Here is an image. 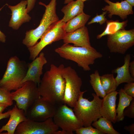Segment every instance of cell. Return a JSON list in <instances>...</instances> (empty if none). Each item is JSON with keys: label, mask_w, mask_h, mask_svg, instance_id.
<instances>
[{"label": "cell", "mask_w": 134, "mask_h": 134, "mask_svg": "<svg viewBox=\"0 0 134 134\" xmlns=\"http://www.w3.org/2000/svg\"><path fill=\"white\" fill-rule=\"evenodd\" d=\"M133 6H134V0H125Z\"/></svg>", "instance_id": "39"}, {"label": "cell", "mask_w": 134, "mask_h": 134, "mask_svg": "<svg viewBox=\"0 0 134 134\" xmlns=\"http://www.w3.org/2000/svg\"><path fill=\"white\" fill-rule=\"evenodd\" d=\"M28 4L27 9L28 13L34 8L36 0H27Z\"/></svg>", "instance_id": "32"}, {"label": "cell", "mask_w": 134, "mask_h": 134, "mask_svg": "<svg viewBox=\"0 0 134 134\" xmlns=\"http://www.w3.org/2000/svg\"><path fill=\"white\" fill-rule=\"evenodd\" d=\"M65 23L59 20L55 25L46 32L39 42L28 48L30 54V60H34L47 45L63 39L67 33L64 29Z\"/></svg>", "instance_id": "10"}, {"label": "cell", "mask_w": 134, "mask_h": 134, "mask_svg": "<svg viewBox=\"0 0 134 134\" xmlns=\"http://www.w3.org/2000/svg\"><path fill=\"white\" fill-rule=\"evenodd\" d=\"M53 119L59 127L71 134H73V132L83 127L73 109L65 103L58 105L57 111Z\"/></svg>", "instance_id": "9"}, {"label": "cell", "mask_w": 134, "mask_h": 134, "mask_svg": "<svg viewBox=\"0 0 134 134\" xmlns=\"http://www.w3.org/2000/svg\"><path fill=\"white\" fill-rule=\"evenodd\" d=\"M55 52L61 57L74 61L85 71L91 70L90 66L93 64L96 60L101 58L102 54L92 47H76L64 44L56 48Z\"/></svg>", "instance_id": "2"}, {"label": "cell", "mask_w": 134, "mask_h": 134, "mask_svg": "<svg viewBox=\"0 0 134 134\" xmlns=\"http://www.w3.org/2000/svg\"><path fill=\"white\" fill-rule=\"evenodd\" d=\"M9 106L7 104L0 103V113H2L4 110Z\"/></svg>", "instance_id": "37"}, {"label": "cell", "mask_w": 134, "mask_h": 134, "mask_svg": "<svg viewBox=\"0 0 134 134\" xmlns=\"http://www.w3.org/2000/svg\"><path fill=\"white\" fill-rule=\"evenodd\" d=\"M11 94L12 100L16 101L19 108L24 110L25 114L35 101L41 97L37 84L32 81L24 82L21 87Z\"/></svg>", "instance_id": "7"}, {"label": "cell", "mask_w": 134, "mask_h": 134, "mask_svg": "<svg viewBox=\"0 0 134 134\" xmlns=\"http://www.w3.org/2000/svg\"><path fill=\"white\" fill-rule=\"evenodd\" d=\"M91 125L104 134H120L114 128L112 122L104 117H100L98 120L94 122Z\"/></svg>", "instance_id": "24"}, {"label": "cell", "mask_w": 134, "mask_h": 134, "mask_svg": "<svg viewBox=\"0 0 134 134\" xmlns=\"http://www.w3.org/2000/svg\"><path fill=\"white\" fill-rule=\"evenodd\" d=\"M28 68V64L17 56L11 57L8 61L6 71L0 80V86L9 92L20 88L24 83L22 81Z\"/></svg>", "instance_id": "5"}, {"label": "cell", "mask_w": 134, "mask_h": 134, "mask_svg": "<svg viewBox=\"0 0 134 134\" xmlns=\"http://www.w3.org/2000/svg\"><path fill=\"white\" fill-rule=\"evenodd\" d=\"M9 117L7 123L0 129V134L6 131V134H14L19 125L27 119L24 110L19 108L16 104L11 109Z\"/></svg>", "instance_id": "18"}, {"label": "cell", "mask_w": 134, "mask_h": 134, "mask_svg": "<svg viewBox=\"0 0 134 134\" xmlns=\"http://www.w3.org/2000/svg\"><path fill=\"white\" fill-rule=\"evenodd\" d=\"M124 129L129 132L131 134H134V123L128 126H125L124 127Z\"/></svg>", "instance_id": "34"}, {"label": "cell", "mask_w": 134, "mask_h": 134, "mask_svg": "<svg viewBox=\"0 0 134 134\" xmlns=\"http://www.w3.org/2000/svg\"><path fill=\"white\" fill-rule=\"evenodd\" d=\"M84 2L80 0L73 1L64 6L61 11L64 13L63 18L60 21L66 23L73 17L84 12Z\"/></svg>", "instance_id": "20"}, {"label": "cell", "mask_w": 134, "mask_h": 134, "mask_svg": "<svg viewBox=\"0 0 134 134\" xmlns=\"http://www.w3.org/2000/svg\"><path fill=\"white\" fill-rule=\"evenodd\" d=\"M100 81L106 94L115 91L117 87L112 73L105 74L100 76Z\"/></svg>", "instance_id": "26"}, {"label": "cell", "mask_w": 134, "mask_h": 134, "mask_svg": "<svg viewBox=\"0 0 134 134\" xmlns=\"http://www.w3.org/2000/svg\"><path fill=\"white\" fill-rule=\"evenodd\" d=\"M58 105L43 99L41 97L36 100L28 109L26 115L28 119L37 122L45 121L53 118Z\"/></svg>", "instance_id": "12"}, {"label": "cell", "mask_w": 134, "mask_h": 134, "mask_svg": "<svg viewBox=\"0 0 134 134\" xmlns=\"http://www.w3.org/2000/svg\"><path fill=\"white\" fill-rule=\"evenodd\" d=\"M11 111V109H10L5 113H0V120L3 119L8 118L9 117Z\"/></svg>", "instance_id": "33"}, {"label": "cell", "mask_w": 134, "mask_h": 134, "mask_svg": "<svg viewBox=\"0 0 134 134\" xmlns=\"http://www.w3.org/2000/svg\"><path fill=\"white\" fill-rule=\"evenodd\" d=\"M47 61L43 52H40L31 63L28 64V69L26 75L23 80V83L28 81H32L37 84L39 86L41 79L40 76L43 73L44 65Z\"/></svg>", "instance_id": "14"}, {"label": "cell", "mask_w": 134, "mask_h": 134, "mask_svg": "<svg viewBox=\"0 0 134 134\" xmlns=\"http://www.w3.org/2000/svg\"><path fill=\"white\" fill-rule=\"evenodd\" d=\"M118 94L115 91L106 94L102 99L100 109L101 116L114 123L117 122L116 101Z\"/></svg>", "instance_id": "17"}, {"label": "cell", "mask_w": 134, "mask_h": 134, "mask_svg": "<svg viewBox=\"0 0 134 134\" xmlns=\"http://www.w3.org/2000/svg\"><path fill=\"white\" fill-rule=\"evenodd\" d=\"M64 67L63 64L58 67L51 65L50 69L44 73L38 87L41 97L57 105L64 103L66 82L62 71Z\"/></svg>", "instance_id": "1"}, {"label": "cell", "mask_w": 134, "mask_h": 134, "mask_svg": "<svg viewBox=\"0 0 134 134\" xmlns=\"http://www.w3.org/2000/svg\"><path fill=\"white\" fill-rule=\"evenodd\" d=\"M128 22V20L122 22H120L118 20H107L106 22V25L104 30L102 33L97 36V38L100 39L103 36L112 34L119 30L125 29Z\"/></svg>", "instance_id": "23"}, {"label": "cell", "mask_w": 134, "mask_h": 134, "mask_svg": "<svg viewBox=\"0 0 134 134\" xmlns=\"http://www.w3.org/2000/svg\"><path fill=\"white\" fill-rule=\"evenodd\" d=\"M126 93L129 96L134 98V82H131L125 84L123 89Z\"/></svg>", "instance_id": "31"}, {"label": "cell", "mask_w": 134, "mask_h": 134, "mask_svg": "<svg viewBox=\"0 0 134 134\" xmlns=\"http://www.w3.org/2000/svg\"><path fill=\"white\" fill-rule=\"evenodd\" d=\"M80 0L84 2L85 1H86V0Z\"/></svg>", "instance_id": "41"}, {"label": "cell", "mask_w": 134, "mask_h": 134, "mask_svg": "<svg viewBox=\"0 0 134 134\" xmlns=\"http://www.w3.org/2000/svg\"><path fill=\"white\" fill-rule=\"evenodd\" d=\"M54 134H71L69 132L62 130L61 131H57L54 132Z\"/></svg>", "instance_id": "38"}, {"label": "cell", "mask_w": 134, "mask_h": 134, "mask_svg": "<svg viewBox=\"0 0 134 134\" xmlns=\"http://www.w3.org/2000/svg\"><path fill=\"white\" fill-rule=\"evenodd\" d=\"M90 17L84 12L81 13L65 23L64 29L66 33H68L85 26Z\"/></svg>", "instance_id": "21"}, {"label": "cell", "mask_w": 134, "mask_h": 134, "mask_svg": "<svg viewBox=\"0 0 134 134\" xmlns=\"http://www.w3.org/2000/svg\"><path fill=\"white\" fill-rule=\"evenodd\" d=\"M77 134H104L102 132L91 126L86 127L83 126L76 130L75 131Z\"/></svg>", "instance_id": "28"}, {"label": "cell", "mask_w": 134, "mask_h": 134, "mask_svg": "<svg viewBox=\"0 0 134 134\" xmlns=\"http://www.w3.org/2000/svg\"><path fill=\"white\" fill-rule=\"evenodd\" d=\"M119 95V101L116 109L117 114V122L122 121L124 118L123 111L125 109L129 106L134 98L127 95L123 89H120L118 92Z\"/></svg>", "instance_id": "22"}, {"label": "cell", "mask_w": 134, "mask_h": 134, "mask_svg": "<svg viewBox=\"0 0 134 134\" xmlns=\"http://www.w3.org/2000/svg\"><path fill=\"white\" fill-rule=\"evenodd\" d=\"M56 0H51L46 5L40 2L39 4L45 8L38 26L35 29L27 31L23 43L28 48L33 46L48 30L54 27L59 20L56 13Z\"/></svg>", "instance_id": "3"}, {"label": "cell", "mask_w": 134, "mask_h": 134, "mask_svg": "<svg viewBox=\"0 0 134 134\" xmlns=\"http://www.w3.org/2000/svg\"><path fill=\"white\" fill-rule=\"evenodd\" d=\"M100 76L97 70L90 76V83L96 95L103 98L106 95L102 88L100 81Z\"/></svg>", "instance_id": "25"}, {"label": "cell", "mask_w": 134, "mask_h": 134, "mask_svg": "<svg viewBox=\"0 0 134 134\" xmlns=\"http://www.w3.org/2000/svg\"><path fill=\"white\" fill-rule=\"evenodd\" d=\"M131 58V55L129 54H127L124 57V65L113 70V72L117 74L115 79L117 87L123 83H128L134 81V78L131 75L129 69Z\"/></svg>", "instance_id": "19"}, {"label": "cell", "mask_w": 134, "mask_h": 134, "mask_svg": "<svg viewBox=\"0 0 134 134\" xmlns=\"http://www.w3.org/2000/svg\"><path fill=\"white\" fill-rule=\"evenodd\" d=\"M64 44L72 43L76 47H91L88 29L85 26L67 33L63 39Z\"/></svg>", "instance_id": "15"}, {"label": "cell", "mask_w": 134, "mask_h": 134, "mask_svg": "<svg viewBox=\"0 0 134 134\" xmlns=\"http://www.w3.org/2000/svg\"><path fill=\"white\" fill-rule=\"evenodd\" d=\"M131 104L127 107L123 111L124 116H127L130 118H134V99L132 100Z\"/></svg>", "instance_id": "30"}, {"label": "cell", "mask_w": 134, "mask_h": 134, "mask_svg": "<svg viewBox=\"0 0 134 134\" xmlns=\"http://www.w3.org/2000/svg\"><path fill=\"white\" fill-rule=\"evenodd\" d=\"M62 75L66 82L64 103L74 107L79 98L82 81L75 70L70 66L64 67Z\"/></svg>", "instance_id": "6"}, {"label": "cell", "mask_w": 134, "mask_h": 134, "mask_svg": "<svg viewBox=\"0 0 134 134\" xmlns=\"http://www.w3.org/2000/svg\"><path fill=\"white\" fill-rule=\"evenodd\" d=\"M107 13V12L106 11H104L102 14L99 15L97 13L96 16L93 18L91 21L88 23L87 25H89L97 23H99L100 25H102L105 23L107 20V19L105 18Z\"/></svg>", "instance_id": "29"}, {"label": "cell", "mask_w": 134, "mask_h": 134, "mask_svg": "<svg viewBox=\"0 0 134 134\" xmlns=\"http://www.w3.org/2000/svg\"><path fill=\"white\" fill-rule=\"evenodd\" d=\"M73 1V0H65L64 3L68 4Z\"/></svg>", "instance_id": "40"}, {"label": "cell", "mask_w": 134, "mask_h": 134, "mask_svg": "<svg viewBox=\"0 0 134 134\" xmlns=\"http://www.w3.org/2000/svg\"><path fill=\"white\" fill-rule=\"evenodd\" d=\"M0 103H4L9 106L12 105L13 101L11 98V94L9 91L0 86Z\"/></svg>", "instance_id": "27"}, {"label": "cell", "mask_w": 134, "mask_h": 134, "mask_svg": "<svg viewBox=\"0 0 134 134\" xmlns=\"http://www.w3.org/2000/svg\"><path fill=\"white\" fill-rule=\"evenodd\" d=\"M108 5L105 6L102 9L106 11L108 14L109 18H111L113 15H118L123 20L127 18L128 16L134 14L133 6L125 0L121 2H112L109 0H104Z\"/></svg>", "instance_id": "16"}, {"label": "cell", "mask_w": 134, "mask_h": 134, "mask_svg": "<svg viewBox=\"0 0 134 134\" xmlns=\"http://www.w3.org/2000/svg\"><path fill=\"white\" fill-rule=\"evenodd\" d=\"M107 45L111 53L125 54L134 45V29H125L107 35Z\"/></svg>", "instance_id": "8"}, {"label": "cell", "mask_w": 134, "mask_h": 134, "mask_svg": "<svg viewBox=\"0 0 134 134\" xmlns=\"http://www.w3.org/2000/svg\"><path fill=\"white\" fill-rule=\"evenodd\" d=\"M59 128L54 123L52 117L41 122L27 119L19 125L14 134H54Z\"/></svg>", "instance_id": "11"}, {"label": "cell", "mask_w": 134, "mask_h": 134, "mask_svg": "<svg viewBox=\"0 0 134 134\" xmlns=\"http://www.w3.org/2000/svg\"><path fill=\"white\" fill-rule=\"evenodd\" d=\"M129 69L131 76L134 78V61L130 62L129 65Z\"/></svg>", "instance_id": "36"}, {"label": "cell", "mask_w": 134, "mask_h": 134, "mask_svg": "<svg viewBox=\"0 0 134 134\" xmlns=\"http://www.w3.org/2000/svg\"><path fill=\"white\" fill-rule=\"evenodd\" d=\"M7 4H6L3 7L0 8V11L2 8L6 5ZM6 36L5 34L0 30V42L2 43H5L6 40Z\"/></svg>", "instance_id": "35"}, {"label": "cell", "mask_w": 134, "mask_h": 134, "mask_svg": "<svg viewBox=\"0 0 134 134\" xmlns=\"http://www.w3.org/2000/svg\"><path fill=\"white\" fill-rule=\"evenodd\" d=\"M27 0H21L14 6L8 5L11 11V16L8 26L15 30H18L23 23L29 22L31 17L28 14L26 6Z\"/></svg>", "instance_id": "13"}, {"label": "cell", "mask_w": 134, "mask_h": 134, "mask_svg": "<svg viewBox=\"0 0 134 134\" xmlns=\"http://www.w3.org/2000/svg\"><path fill=\"white\" fill-rule=\"evenodd\" d=\"M87 91L81 92L79 98L73 107V111L83 126H91L92 123L101 117L100 109L102 99L93 93L92 101L84 98L83 94Z\"/></svg>", "instance_id": "4"}]
</instances>
